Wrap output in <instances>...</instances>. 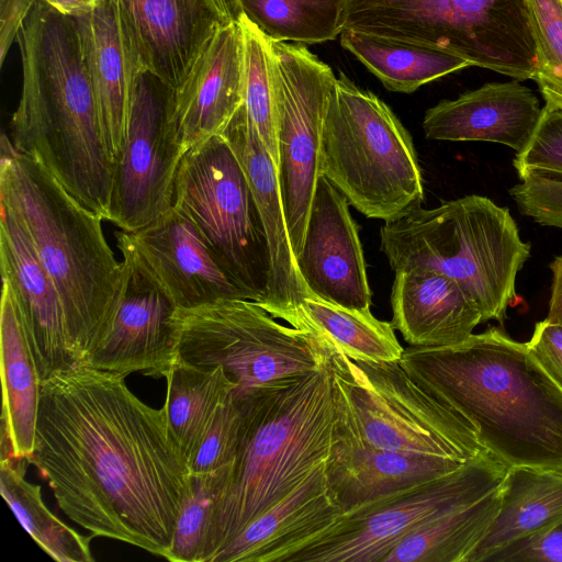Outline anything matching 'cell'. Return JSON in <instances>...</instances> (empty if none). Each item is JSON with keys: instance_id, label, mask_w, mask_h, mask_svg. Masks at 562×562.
Masks as SVG:
<instances>
[{"instance_id": "41", "label": "cell", "mask_w": 562, "mask_h": 562, "mask_svg": "<svg viewBox=\"0 0 562 562\" xmlns=\"http://www.w3.org/2000/svg\"><path fill=\"white\" fill-rule=\"evenodd\" d=\"M486 562H562V521L543 532L508 544Z\"/></svg>"}, {"instance_id": "46", "label": "cell", "mask_w": 562, "mask_h": 562, "mask_svg": "<svg viewBox=\"0 0 562 562\" xmlns=\"http://www.w3.org/2000/svg\"><path fill=\"white\" fill-rule=\"evenodd\" d=\"M225 24L238 22L241 16L239 0H207Z\"/></svg>"}, {"instance_id": "2", "label": "cell", "mask_w": 562, "mask_h": 562, "mask_svg": "<svg viewBox=\"0 0 562 562\" xmlns=\"http://www.w3.org/2000/svg\"><path fill=\"white\" fill-rule=\"evenodd\" d=\"M400 361L505 465L562 471V389L527 342L490 327L454 345L409 346Z\"/></svg>"}, {"instance_id": "16", "label": "cell", "mask_w": 562, "mask_h": 562, "mask_svg": "<svg viewBox=\"0 0 562 562\" xmlns=\"http://www.w3.org/2000/svg\"><path fill=\"white\" fill-rule=\"evenodd\" d=\"M115 237L119 249L131 251L178 308L248 300L177 205L148 226L132 233L120 231Z\"/></svg>"}, {"instance_id": "44", "label": "cell", "mask_w": 562, "mask_h": 562, "mask_svg": "<svg viewBox=\"0 0 562 562\" xmlns=\"http://www.w3.org/2000/svg\"><path fill=\"white\" fill-rule=\"evenodd\" d=\"M552 272L551 295L547 321L562 325V255L550 263Z\"/></svg>"}, {"instance_id": "38", "label": "cell", "mask_w": 562, "mask_h": 562, "mask_svg": "<svg viewBox=\"0 0 562 562\" xmlns=\"http://www.w3.org/2000/svg\"><path fill=\"white\" fill-rule=\"evenodd\" d=\"M241 424V408L235 392L218 408L198 452L188 463L191 475L211 474L235 460Z\"/></svg>"}, {"instance_id": "12", "label": "cell", "mask_w": 562, "mask_h": 562, "mask_svg": "<svg viewBox=\"0 0 562 562\" xmlns=\"http://www.w3.org/2000/svg\"><path fill=\"white\" fill-rule=\"evenodd\" d=\"M508 467L491 453L348 515L294 551L285 562H383L412 532L499 487Z\"/></svg>"}, {"instance_id": "27", "label": "cell", "mask_w": 562, "mask_h": 562, "mask_svg": "<svg viewBox=\"0 0 562 562\" xmlns=\"http://www.w3.org/2000/svg\"><path fill=\"white\" fill-rule=\"evenodd\" d=\"M0 353L3 387L0 459L22 458L30 462L42 379L23 313L5 279H2Z\"/></svg>"}, {"instance_id": "19", "label": "cell", "mask_w": 562, "mask_h": 562, "mask_svg": "<svg viewBox=\"0 0 562 562\" xmlns=\"http://www.w3.org/2000/svg\"><path fill=\"white\" fill-rule=\"evenodd\" d=\"M222 135L246 173L267 238L270 274L265 300L259 306L290 325L308 293L291 244L277 167L240 108Z\"/></svg>"}, {"instance_id": "23", "label": "cell", "mask_w": 562, "mask_h": 562, "mask_svg": "<svg viewBox=\"0 0 562 562\" xmlns=\"http://www.w3.org/2000/svg\"><path fill=\"white\" fill-rule=\"evenodd\" d=\"M542 115L536 94L519 80L490 82L442 100L423 120L426 138L491 142L520 153L531 140Z\"/></svg>"}, {"instance_id": "42", "label": "cell", "mask_w": 562, "mask_h": 562, "mask_svg": "<svg viewBox=\"0 0 562 562\" xmlns=\"http://www.w3.org/2000/svg\"><path fill=\"white\" fill-rule=\"evenodd\" d=\"M527 346L552 380L562 389V325L538 322Z\"/></svg>"}, {"instance_id": "4", "label": "cell", "mask_w": 562, "mask_h": 562, "mask_svg": "<svg viewBox=\"0 0 562 562\" xmlns=\"http://www.w3.org/2000/svg\"><path fill=\"white\" fill-rule=\"evenodd\" d=\"M237 401L238 449L212 509L203 562L326 463L335 416L327 341L316 370Z\"/></svg>"}, {"instance_id": "18", "label": "cell", "mask_w": 562, "mask_h": 562, "mask_svg": "<svg viewBox=\"0 0 562 562\" xmlns=\"http://www.w3.org/2000/svg\"><path fill=\"white\" fill-rule=\"evenodd\" d=\"M1 276L23 313L42 380L78 367L58 290L13 211L1 202Z\"/></svg>"}, {"instance_id": "21", "label": "cell", "mask_w": 562, "mask_h": 562, "mask_svg": "<svg viewBox=\"0 0 562 562\" xmlns=\"http://www.w3.org/2000/svg\"><path fill=\"white\" fill-rule=\"evenodd\" d=\"M463 464L442 458L371 447L351 434L334 416L325 475L328 493L344 516L401 491L449 474Z\"/></svg>"}, {"instance_id": "28", "label": "cell", "mask_w": 562, "mask_h": 562, "mask_svg": "<svg viewBox=\"0 0 562 562\" xmlns=\"http://www.w3.org/2000/svg\"><path fill=\"white\" fill-rule=\"evenodd\" d=\"M562 521V471L510 467L501 484V506L467 562H486L508 544Z\"/></svg>"}, {"instance_id": "34", "label": "cell", "mask_w": 562, "mask_h": 562, "mask_svg": "<svg viewBox=\"0 0 562 562\" xmlns=\"http://www.w3.org/2000/svg\"><path fill=\"white\" fill-rule=\"evenodd\" d=\"M243 14L270 41L319 44L344 31L341 0H239Z\"/></svg>"}, {"instance_id": "32", "label": "cell", "mask_w": 562, "mask_h": 562, "mask_svg": "<svg viewBox=\"0 0 562 562\" xmlns=\"http://www.w3.org/2000/svg\"><path fill=\"white\" fill-rule=\"evenodd\" d=\"M501 506V485L479 501L432 519L400 542L383 562H467Z\"/></svg>"}, {"instance_id": "1", "label": "cell", "mask_w": 562, "mask_h": 562, "mask_svg": "<svg viewBox=\"0 0 562 562\" xmlns=\"http://www.w3.org/2000/svg\"><path fill=\"white\" fill-rule=\"evenodd\" d=\"M125 376L78 366L42 380L30 464L91 536L165 558L191 474L165 407L144 403Z\"/></svg>"}, {"instance_id": "26", "label": "cell", "mask_w": 562, "mask_h": 562, "mask_svg": "<svg viewBox=\"0 0 562 562\" xmlns=\"http://www.w3.org/2000/svg\"><path fill=\"white\" fill-rule=\"evenodd\" d=\"M325 464L252 520L212 562H285L334 525L341 512L328 493Z\"/></svg>"}, {"instance_id": "10", "label": "cell", "mask_w": 562, "mask_h": 562, "mask_svg": "<svg viewBox=\"0 0 562 562\" xmlns=\"http://www.w3.org/2000/svg\"><path fill=\"white\" fill-rule=\"evenodd\" d=\"M173 340L176 359L205 369L222 367L237 384V400L316 370L324 353V339L282 325L243 299L177 307Z\"/></svg>"}, {"instance_id": "17", "label": "cell", "mask_w": 562, "mask_h": 562, "mask_svg": "<svg viewBox=\"0 0 562 562\" xmlns=\"http://www.w3.org/2000/svg\"><path fill=\"white\" fill-rule=\"evenodd\" d=\"M296 263L307 293L370 310L371 290L357 223L346 198L321 176Z\"/></svg>"}, {"instance_id": "43", "label": "cell", "mask_w": 562, "mask_h": 562, "mask_svg": "<svg viewBox=\"0 0 562 562\" xmlns=\"http://www.w3.org/2000/svg\"><path fill=\"white\" fill-rule=\"evenodd\" d=\"M37 0H1L0 5V61L4 64L8 52L24 21Z\"/></svg>"}, {"instance_id": "45", "label": "cell", "mask_w": 562, "mask_h": 562, "mask_svg": "<svg viewBox=\"0 0 562 562\" xmlns=\"http://www.w3.org/2000/svg\"><path fill=\"white\" fill-rule=\"evenodd\" d=\"M57 12L77 18L94 9L99 0H42Z\"/></svg>"}, {"instance_id": "31", "label": "cell", "mask_w": 562, "mask_h": 562, "mask_svg": "<svg viewBox=\"0 0 562 562\" xmlns=\"http://www.w3.org/2000/svg\"><path fill=\"white\" fill-rule=\"evenodd\" d=\"M340 43L387 90L412 93L423 85L471 66L458 56L344 30Z\"/></svg>"}, {"instance_id": "8", "label": "cell", "mask_w": 562, "mask_h": 562, "mask_svg": "<svg viewBox=\"0 0 562 562\" xmlns=\"http://www.w3.org/2000/svg\"><path fill=\"white\" fill-rule=\"evenodd\" d=\"M344 30L441 50L516 80L532 79L528 0H341Z\"/></svg>"}, {"instance_id": "5", "label": "cell", "mask_w": 562, "mask_h": 562, "mask_svg": "<svg viewBox=\"0 0 562 562\" xmlns=\"http://www.w3.org/2000/svg\"><path fill=\"white\" fill-rule=\"evenodd\" d=\"M0 201L18 216L63 301L79 366L103 338L122 279L102 218L2 136Z\"/></svg>"}, {"instance_id": "25", "label": "cell", "mask_w": 562, "mask_h": 562, "mask_svg": "<svg viewBox=\"0 0 562 562\" xmlns=\"http://www.w3.org/2000/svg\"><path fill=\"white\" fill-rule=\"evenodd\" d=\"M392 325L411 347L461 342L483 323L471 295L453 279L422 268L395 271Z\"/></svg>"}, {"instance_id": "40", "label": "cell", "mask_w": 562, "mask_h": 562, "mask_svg": "<svg viewBox=\"0 0 562 562\" xmlns=\"http://www.w3.org/2000/svg\"><path fill=\"white\" fill-rule=\"evenodd\" d=\"M508 192L524 215L562 231V181L528 176Z\"/></svg>"}, {"instance_id": "20", "label": "cell", "mask_w": 562, "mask_h": 562, "mask_svg": "<svg viewBox=\"0 0 562 562\" xmlns=\"http://www.w3.org/2000/svg\"><path fill=\"white\" fill-rule=\"evenodd\" d=\"M108 155L115 165L126 137L133 95L145 70L117 0H99L75 18Z\"/></svg>"}, {"instance_id": "14", "label": "cell", "mask_w": 562, "mask_h": 562, "mask_svg": "<svg viewBox=\"0 0 562 562\" xmlns=\"http://www.w3.org/2000/svg\"><path fill=\"white\" fill-rule=\"evenodd\" d=\"M184 154L175 115V89L143 70L123 149L114 165L109 222L132 233L170 211Z\"/></svg>"}, {"instance_id": "24", "label": "cell", "mask_w": 562, "mask_h": 562, "mask_svg": "<svg viewBox=\"0 0 562 562\" xmlns=\"http://www.w3.org/2000/svg\"><path fill=\"white\" fill-rule=\"evenodd\" d=\"M243 38L238 22L221 25L175 90V115L186 153L222 135L243 104Z\"/></svg>"}, {"instance_id": "9", "label": "cell", "mask_w": 562, "mask_h": 562, "mask_svg": "<svg viewBox=\"0 0 562 562\" xmlns=\"http://www.w3.org/2000/svg\"><path fill=\"white\" fill-rule=\"evenodd\" d=\"M335 419L367 445L465 463L488 453L470 424L400 360H353L328 344Z\"/></svg>"}, {"instance_id": "36", "label": "cell", "mask_w": 562, "mask_h": 562, "mask_svg": "<svg viewBox=\"0 0 562 562\" xmlns=\"http://www.w3.org/2000/svg\"><path fill=\"white\" fill-rule=\"evenodd\" d=\"M231 467L211 474L191 475L192 490L186 499L165 558L173 562H203L215 499Z\"/></svg>"}, {"instance_id": "11", "label": "cell", "mask_w": 562, "mask_h": 562, "mask_svg": "<svg viewBox=\"0 0 562 562\" xmlns=\"http://www.w3.org/2000/svg\"><path fill=\"white\" fill-rule=\"evenodd\" d=\"M173 205L191 218L247 299L260 305L270 274L267 238L246 173L223 135L184 154Z\"/></svg>"}, {"instance_id": "7", "label": "cell", "mask_w": 562, "mask_h": 562, "mask_svg": "<svg viewBox=\"0 0 562 562\" xmlns=\"http://www.w3.org/2000/svg\"><path fill=\"white\" fill-rule=\"evenodd\" d=\"M321 175L368 218L395 221L422 206L424 182L411 134L390 106L344 72L324 120Z\"/></svg>"}, {"instance_id": "39", "label": "cell", "mask_w": 562, "mask_h": 562, "mask_svg": "<svg viewBox=\"0 0 562 562\" xmlns=\"http://www.w3.org/2000/svg\"><path fill=\"white\" fill-rule=\"evenodd\" d=\"M513 166L519 179L539 176L562 181V110L542 108L531 140L516 154Z\"/></svg>"}, {"instance_id": "30", "label": "cell", "mask_w": 562, "mask_h": 562, "mask_svg": "<svg viewBox=\"0 0 562 562\" xmlns=\"http://www.w3.org/2000/svg\"><path fill=\"white\" fill-rule=\"evenodd\" d=\"M290 326L315 334L353 360L395 361L404 351L392 323L378 319L370 310L345 307L311 293Z\"/></svg>"}, {"instance_id": "3", "label": "cell", "mask_w": 562, "mask_h": 562, "mask_svg": "<svg viewBox=\"0 0 562 562\" xmlns=\"http://www.w3.org/2000/svg\"><path fill=\"white\" fill-rule=\"evenodd\" d=\"M15 41L22 89L10 123L13 148L38 160L83 206L110 221L114 165L75 18L37 0Z\"/></svg>"}, {"instance_id": "35", "label": "cell", "mask_w": 562, "mask_h": 562, "mask_svg": "<svg viewBox=\"0 0 562 562\" xmlns=\"http://www.w3.org/2000/svg\"><path fill=\"white\" fill-rule=\"evenodd\" d=\"M243 38L244 87L240 110L254 125L278 164L277 109L269 38L244 14L238 20Z\"/></svg>"}, {"instance_id": "29", "label": "cell", "mask_w": 562, "mask_h": 562, "mask_svg": "<svg viewBox=\"0 0 562 562\" xmlns=\"http://www.w3.org/2000/svg\"><path fill=\"white\" fill-rule=\"evenodd\" d=\"M164 403L169 432L189 463L198 452L218 408L237 384L222 367H195L179 359L165 376Z\"/></svg>"}, {"instance_id": "22", "label": "cell", "mask_w": 562, "mask_h": 562, "mask_svg": "<svg viewBox=\"0 0 562 562\" xmlns=\"http://www.w3.org/2000/svg\"><path fill=\"white\" fill-rule=\"evenodd\" d=\"M143 68L177 90L225 24L207 0H117Z\"/></svg>"}, {"instance_id": "33", "label": "cell", "mask_w": 562, "mask_h": 562, "mask_svg": "<svg viewBox=\"0 0 562 562\" xmlns=\"http://www.w3.org/2000/svg\"><path fill=\"white\" fill-rule=\"evenodd\" d=\"M26 459H0V491L25 531L54 560L92 562L91 537L82 536L45 505L40 485L25 479Z\"/></svg>"}, {"instance_id": "6", "label": "cell", "mask_w": 562, "mask_h": 562, "mask_svg": "<svg viewBox=\"0 0 562 562\" xmlns=\"http://www.w3.org/2000/svg\"><path fill=\"white\" fill-rule=\"evenodd\" d=\"M381 250L391 268H422L456 280L483 322L503 324L516 299V278L530 257L509 210L471 194L413 210L384 223Z\"/></svg>"}, {"instance_id": "13", "label": "cell", "mask_w": 562, "mask_h": 562, "mask_svg": "<svg viewBox=\"0 0 562 562\" xmlns=\"http://www.w3.org/2000/svg\"><path fill=\"white\" fill-rule=\"evenodd\" d=\"M269 43L277 109V172L296 257L322 176L324 120L336 76L302 44Z\"/></svg>"}, {"instance_id": "37", "label": "cell", "mask_w": 562, "mask_h": 562, "mask_svg": "<svg viewBox=\"0 0 562 562\" xmlns=\"http://www.w3.org/2000/svg\"><path fill=\"white\" fill-rule=\"evenodd\" d=\"M537 45L532 80L544 109L562 110V0H528Z\"/></svg>"}, {"instance_id": "15", "label": "cell", "mask_w": 562, "mask_h": 562, "mask_svg": "<svg viewBox=\"0 0 562 562\" xmlns=\"http://www.w3.org/2000/svg\"><path fill=\"white\" fill-rule=\"evenodd\" d=\"M123 255L119 294L108 329L89 359L94 369L165 378L176 361V304L128 250Z\"/></svg>"}]
</instances>
